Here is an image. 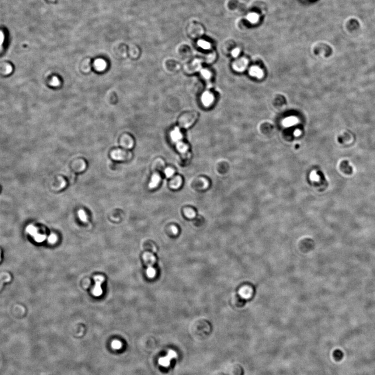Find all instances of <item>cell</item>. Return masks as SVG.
<instances>
[{
	"label": "cell",
	"instance_id": "9c48e42d",
	"mask_svg": "<svg viewBox=\"0 0 375 375\" xmlns=\"http://www.w3.org/2000/svg\"><path fill=\"white\" fill-rule=\"evenodd\" d=\"M217 58V54L213 51H209L206 54L204 55L203 60L207 64L213 63Z\"/></svg>",
	"mask_w": 375,
	"mask_h": 375
},
{
	"label": "cell",
	"instance_id": "603a6c76",
	"mask_svg": "<svg viewBox=\"0 0 375 375\" xmlns=\"http://www.w3.org/2000/svg\"><path fill=\"white\" fill-rule=\"evenodd\" d=\"M51 85H53V86H54V87L58 86V85H60V80H59V79H58L57 77H53V78L52 80L51 81Z\"/></svg>",
	"mask_w": 375,
	"mask_h": 375
},
{
	"label": "cell",
	"instance_id": "ac0fdd59",
	"mask_svg": "<svg viewBox=\"0 0 375 375\" xmlns=\"http://www.w3.org/2000/svg\"><path fill=\"white\" fill-rule=\"evenodd\" d=\"M160 180V178L158 175H154L152 177L149 187L151 188H154L158 186Z\"/></svg>",
	"mask_w": 375,
	"mask_h": 375
},
{
	"label": "cell",
	"instance_id": "7402d4cb",
	"mask_svg": "<svg viewBox=\"0 0 375 375\" xmlns=\"http://www.w3.org/2000/svg\"><path fill=\"white\" fill-rule=\"evenodd\" d=\"M112 346L115 349H119L122 347V343L117 340H115L112 343Z\"/></svg>",
	"mask_w": 375,
	"mask_h": 375
},
{
	"label": "cell",
	"instance_id": "4316f807",
	"mask_svg": "<svg viewBox=\"0 0 375 375\" xmlns=\"http://www.w3.org/2000/svg\"><path fill=\"white\" fill-rule=\"evenodd\" d=\"M165 174H166V175L167 177H171V176H172V175H173V174H174V171H173L172 169H167L165 170Z\"/></svg>",
	"mask_w": 375,
	"mask_h": 375
},
{
	"label": "cell",
	"instance_id": "8992f818",
	"mask_svg": "<svg viewBox=\"0 0 375 375\" xmlns=\"http://www.w3.org/2000/svg\"><path fill=\"white\" fill-rule=\"evenodd\" d=\"M26 230L30 235L34 237V239L37 242H42L45 240V237L44 235L40 234L37 232L36 228L32 225H29L27 227Z\"/></svg>",
	"mask_w": 375,
	"mask_h": 375
},
{
	"label": "cell",
	"instance_id": "7c38bea8",
	"mask_svg": "<svg viewBox=\"0 0 375 375\" xmlns=\"http://www.w3.org/2000/svg\"><path fill=\"white\" fill-rule=\"evenodd\" d=\"M143 259L145 261L147 265L149 266H152L155 262V257L152 254L147 253L144 254Z\"/></svg>",
	"mask_w": 375,
	"mask_h": 375
},
{
	"label": "cell",
	"instance_id": "484cf974",
	"mask_svg": "<svg viewBox=\"0 0 375 375\" xmlns=\"http://www.w3.org/2000/svg\"><path fill=\"white\" fill-rule=\"evenodd\" d=\"M240 50L239 49H236L231 52V55L233 57H236L239 54Z\"/></svg>",
	"mask_w": 375,
	"mask_h": 375
},
{
	"label": "cell",
	"instance_id": "2e32d148",
	"mask_svg": "<svg viewBox=\"0 0 375 375\" xmlns=\"http://www.w3.org/2000/svg\"><path fill=\"white\" fill-rule=\"evenodd\" d=\"M341 168L343 172L347 174H351L352 172V168L349 165L348 161H343L341 165Z\"/></svg>",
	"mask_w": 375,
	"mask_h": 375
},
{
	"label": "cell",
	"instance_id": "9a60e30c",
	"mask_svg": "<svg viewBox=\"0 0 375 375\" xmlns=\"http://www.w3.org/2000/svg\"><path fill=\"white\" fill-rule=\"evenodd\" d=\"M359 23L356 19H351L348 24V27L351 30H355L359 28Z\"/></svg>",
	"mask_w": 375,
	"mask_h": 375
},
{
	"label": "cell",
	"instance_id": "83f0119b",
	"mask_svg": "<svg viewBox=\"0 0 375 375\" xmlns=\"http://www.w3.org/2000/svg\"><path fill=\"white\" fill-rule=\"evenodd\" d=\"M0 261H1V253H0Z\"/></svg>",
	"mask_w": 375,
	"mask_h": 375
},
{
	"label": "cell",
	"instance_id": "4fadbf2b",
	"mask_svg": "<svg viewBox=\"0 0 375 375\" xmlns=\"http://www.w3.org/2000/svg\"><path fill=\"white\" fill-rule=\"evenodd\" d=\"M170 136H171L172 140H174V141L175 142H179L180 140L182 138L181 132H180L179 129L177 128L174 129V130L172 131Z\"/></svg>",
	"mask_w": 375,
	"mask_h": 375
},
{
	"label": "cell",
	"instance_id": "44dd1931",
	"mask_svg": "<svg viewBox=\"0 0 375 375\" xmlns=\"http://www.w3.org/2000/svg\"><path fill=\"white\" fill-rule=\"evenodd\" d=\"M78 215L79 217L80 220L82 221H86L87 220V217L85 215V212L83 210H80L78 211Z\"/></svg>",
	"mask_w": 375,
	"mask_h": 375
},
{
	"label": "cell",
	"instance_id": "277c9868",
	"mask_svg": "<svg viewBox=\"0 0 375 375\" xmlns=\"http://www.w3.org/2000/svg\"><path fill=\"white\" fill-rule=\"evenodd\" d=\"M201 102L203 105L206 107H209L214 104L215 101L214 94L210 91H207L203 93L202 95Z\"/></svg>",
	"mask_w": 375,
	"mask_h": 375
},
{
	"label": "cell",
	"instance_id": "3957f363",
	"mask_svg": "<svg viewBox=\"0 0 375 375\" xmlns=\"http://www.w3.org/2000/svg\"><path fill=\"white\" fill-rule=\"evenodd\" d=\"M164 67L167 72L170 73H175L181 69L180 64L176 60L173 59H167L164 62Z\"/></svg>",
	"mask_w": 375,
	"mask_h": 375
},
{
	"label": "cell",
	"instance_id": "ba28073f",
	"mask_svg": "<svg viewBox=\"0 0 375 375\" xmlns=\"http://www.w3.org/2000/svg\"><path fill=\"white\" fill-rule=\"evenodd\" d=\"M248 62L245 58H240L234 62L232 67L237 71H242L247 67Z\"/></svg>",
	"mask_w": 375,
	"mask_h": 375
},
{
	"label": "cell",
	"instance_id": "d4e9b609",
	"mask_svg": "<svg viewBox=\"0 0 375 375\" xmlns=\"http://www.w3.org/2000/svg\"><path fill=\"white\" fill-rule=\"evenodd\" d=\"M178 149L180 151H181L182 152H184V151L186 150L187 147V145H185V144H183V143H178Z\"/></svg>",
	"mask_w": 375,
	"mask_h": 375
},
{
	"label": "cell",
	"instance_id": "6da1fadb",
	"mask_svg": "<svg viewBox=\"0 0 375 375\" xmlns=\"http://www.w3.org/2000/svg\"><path fill=\"white\" fill-rule=\"evenodd\" d=\"M199 118L197 111H188L182 113L177 119L178 124L183 128H188L196 123Z\"/></svg>",
	"mask_w": 375,
	"mask_h": 375
},
{
	"label": "cell",
	"instance_id": "d6986e66",
	"mask_svg": "<svg viewBox=\"0 0 375 375\" xmlns=\"http://www.w3.org/2000/svg\"><path fill=\"white\" fill-rule=\"evenodd\" d=\"M297 120L294 117H290L286 118L284 120L283 123L286 126H291L297 123Z\"/></svg>",
	"mask_w": 375,
	"mask_h": 375
},
{
	"label": "cell",
	"instance_id": "52a82bcc",
	"mask_svg": "<svg viewBox=\"0 0 375 375\" xmlns=\"http://www.w3.org/2000/svg\"><path fill=\"white\" fill-rule=\"evenodd\" d=\"M176 356H177V353L176 352L174 351L173 350H170L168 352V355H166L165 357L160 358L158 361V363L161 366H163L164 367H167L170 365V361L172 359L175 358Z\"/></svg>",
	"mask_w": 375,
	"mask_h": 375
},
{
	"label": "cell",
	"instance_id": "cb8c5ba5",
	"mask_svg": "<svg viewBox=\"0 0 375 375\" xmlns=\"http://www.w3.org/2000/svg\"><path fill=\"white\" fill-rule=\"evenodd\" d=\"M57 240V237L56 235H55L54 234H52L50 237L48 238V241L50 243H54L56 242Z\"/></svg>",
	"mask_w": 375,
	"mask_h": 375
},
{
	"label": "cell",
	"instance_id": "ffe728a7",
	"mask_svg": "<svg viewBox=\"0 0 375 375\" xmlns=\"http://www.w3.org/2000/svg\"><path fill=\"white\" fill-rule=\"evenodd\" d=\"M156 270L153 266H149L147 268V274L149 278H152L155 276Z\"/></svg>",
	"mask_w": 375,
	"mask_h": 375
},
{
	"label": "cell",
	"instance_id": "7a4b0ae2",
	"mask_svg": "<svg viewBox=\"0 0 375 375\" xmlns=\"http://www.w3.org/2000/svg\"><path fill=\"white\" fill-rule=\"evenodd\" d=\"M201 69V60L199 58L189 60L183 66V71L187 74H193Z\"/></svg>",
	"mask_w": 375,
	"mask_h": 375
},
{
	"label": "cell",
	"instance_id": "5bb4252c",
	"mask_svg": "<svg viewBox=\"0 0 375 375\" xmlns=\"http://www.w3.org/2000/svg\"><path fill=\"white\" fill-rule=\"evenodd\" d=\"M250 74L252 76H255L259 78H261L263 76V71L259 67L254 66L251 67L250 69Z\"/></svg>",
	"mask_w": 375,
	"mask_h": 375
},
{
	"label": "cell",
	"instance_id": "e0dca14e",
	"mask_svg": "<svg viewBox=\"0 0 375 375\" xmlns=\"http://www.w3.org/2000/svg\"><path fill=\"white\" fill-rule=\"evenodd\" d=\"M200 47L205 50H210L211 48V44L210 42L204 40H199L198 42Z\"/></svg>",
	"mask_w": 375,
	"mask_h": 375
},
{
	"label": "cell",
	"instance_id": "30bf717a",
	"mask_svg": "<svg viewBox=\"0 0 375 375\" xmlns=\"http://www.w3.org/2000/svg\"><path fill=\"white\" fill-rule=\"evenodd\" d=\"M106 63L104 60L101 58L97 59L94 62V66L95 69L98 71H103L106 68Z\"/></svg>",
	"mask_w": 375,
	"mask_h": 375
},
{
	"label": "cell",
	"instance_id": "5b68a950",
	"mask_svg": "<svg viewBox=\"0 0 375 375\" xmlns=\"http://www.w3.org/2000/svg\"><path fill=\"white\" fill-rule=\"evenodd\" d=\"M104 278L101 276H97L94 277V281L95 282V285L94 288L93 289V294L95 297H99L101 295L103 291L101 288V284L104 281Z\"/></svg>",
	"mask_w": 375,
	"mask_h": 375
},
{
	"label": "cell",
	"instance_id": "8fae6325",
	"mask_svg": "<svg viewBox=\"0 0 375 375\" xmlns=\"http://www.w3.org/2000/svg\"><path fill=\"white\" fill-rule=\"evenodd\" d=\"M200 72L201 78L204 80L209 81V80H211L213 78V72L210 69H207V68H204V69L202 68L200 71Z\"/></svg>",
	"mask_w": 375,
	"mask_h": 375
}]
</instances>
